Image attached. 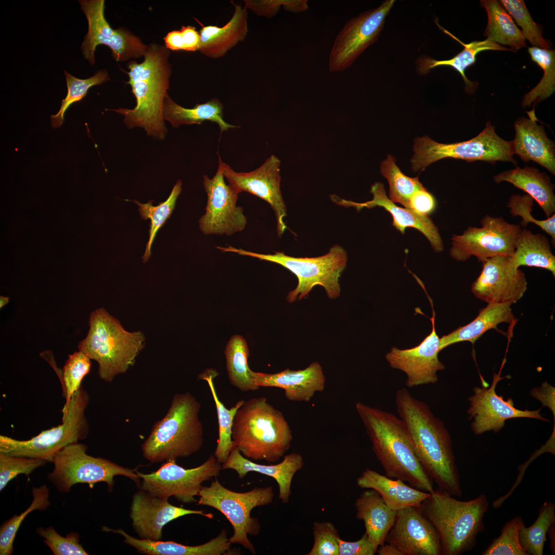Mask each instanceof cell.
I'll return each mask as SVG.
<instances>
[{
	"label": "cell",
	"mask_w": 555,
	"mask_h": 555,
	"mask_svg": "<svg viewBox=\"0 0 555 555\" xmlns=\"http://www.w3.org/2000/svg\"><path fill=\"white\" fill-rule=\"evenodd\" d=\"M395 402L409 441L425 472L438 490L460 497V476L452 440L443 422L406 388L397 391Z\"/></svg>",
	"instance_id": "1"
},
{
	"label": "cell",
	"mask_w": 555,
	"mask_h": 555,
	"mask_svg": "<svg viewBox=\"0 0 555 555\" xmlns=\"http://www.w3.org/2000/svg\"><path fill=\"white\" fill-rule=\"evenodd\" d=\"M170 50L156 43L148 45L141 63L130 61L127 67L128 81L136 98L134 108L110 109L123 115V122L129 128L141 127L147 134L158 139L166 133L163 115V104L168 95L172 65Z\"/></svg>",
	"instance_id": "2"
},
{
	"label": "cell",
	"mask_w": 555,
	"mask_h": 555,
	"mask_svg": "<svg viewBox=\"0 0 555 555\" xmlns=\"http://www.w3.org/2000/svg\"><path fill=\"white\" fill-rule=\"evenodd\" d=\"M355 408L386 476L406 482L418 490L432 492L433 482L418 459L401 419L360 402Z\"/></svg>",
	"instance_id": "3"
},
{
	"label": "cell",
	"mask_w": 555,
	"mask_h": 555,
	"mask_svg": "<svg viewBox=\"0 0 555 555\" xmlns=\"http://www.w3.org/2000/svg\"><path fill=\"white\" fill-rule=\"evenodd\" d=\"M232 439L245 457L274 462L289 450L292 435L282 412L260 397L245 401L237 410Z\"/></svg>",
	"instance_id": "4"
},
{
	"label": "cell",
	"mask_w": 555,
	"mask_h": 555,
	"mask_svg": "<svg viewBox=\"0 0 555 555\" xmlns=\"http://www.w3.org/2000/svg\"><path fill=\"white\" fill-rule=\"evenodd\" d=\"M489 506L484 494L461 501L436 489L419 508L436 529L442 554L459 555L476 545L478 535L484 530V517Z\"/></svg>",
	"instance_id": "5"
},
{
	"label": "cell",
	"mask_w": 555,
	"mask_h": 555,
	"mask_svg": "<svg viewBox=\"0 0 555 555\" xmlns=\"http://www.w3.org/2000/svg\"><path fill=\"white\" fill-rule=\"evenodd\" d=\"M200 409V403L189 392L174 395L167 414L154 424L142 445L144 458L157 463L198 452L204 440Z\"/></svg>",
	"instance_id": "6"
},
{
	"label": "cell",
	"mask_w": 555,
	"mask_h": 555,
	"mask_svg": "<svg viewBox=\"0 0 555 555\" xmlns=\"http://www.w3.org/2000/svg\"><path fill=\"white\" fill-rule=\"evenodd\" d=\"M89 325L87 336L78 344L79 350L98 362L101 379L111 382L134 364L143 347L144 336L140 331H126L103 308L91 313Z\"/></svg>",
	"instance_id": "7"
},
{
	"label": "cell",
	"mask_w": 555,
	"mask_h": 555,
	"mask_svg": "<svg viewBox=\"0 0 555 555\" xmlns=\"http://www.w3.org/2000/svg\"><path fill=\"white\" fill-rule=\"evenodd\" d=\"M217 248L221 252H234L276 263L293 273L298 283L287 294V300L289 303L305 298L317 285L322 286L330 299H335L340 296L339 279L346 268L347 255L344 249L338 245L331 247L326 254L315 257H295L286 255L283 252L261 254L229 246Z\"/></svg>",
	"instance_id": "8"
},
{
	"label": "cell",
	"mask_w": 555,
	"mask_h": 555,
	"mask_svg": "<svg viewBox=\"0 0 555 555\" xmlns=\"http://www.w3.org/2000/svg\"><path fill=\"white\" fill-rule=\"evenodd\" d=\"M89 396L81 385L73 395L61 424L42 431L26 440L0 435V452L10 455L52 462L55 454L69 444L85 439L89 432L85 415Z\"/></svg>",
	"instance_id": "9"
},
{
	"label": "cell",
	"mask_w": 555,
	"mask_h": 555,
	"mask_svg": "<svg viewBox=\"0 0 555 555\" xmlns=\"http://www.w3.org/2000/svg\"><path fill=\"white\" fill-rule=\"evenodd\" d=\"M414 154L411 159L414 172L423 171L434 162L445 158L477 160L495 163L498 161H510L514 164L512 141L504 140L495 132V127L487 122L485 128L476 137L468 141L454 143H440L427 136L414 140Z\"/></svg>",
	"instance_id": "10"
},
{
	"label": "cell",
	"mask_w": 555,
	"mask_h": 555,
	"mask_svg": "<svg viewBox=\"0 0 555 555\" xmlns=\"http://www.w3.org/2000/svg\"><path fill=\"white\" fill-rule=\"evenodd\" d=\"M198 496V504L211 507L223 513L233 527L231 544H238L253 554L254 545L248 535H257L260 530L258 520L251 516L256 507L271 503L274 497L271 486L255 487L245 492H237L223 486L216 478L209 486H203Z\"/></svg>",
	"instance_id": "11"
},
{
	"label": "cell",
	"mask_w": 555,
	"mask_h": 555,
	"mask_svg": "<svg viewBox=\"0 0 555 555\" xmlns=\"http://www.w3.org/2000/svg\"><path fill=\"white\" fill-rule=\"evenodd\" d=\"M87 446L75 442L59 451L52 462L53 471L48 479L60 492L69 491L77 484H87L90 488L99 482L107 484L111 492L115 484L114 477L122 475L134 481L140 487L141 479L136 470L125 468L106 459L95 457L86 453Z\"/></svg>",
	"instance_id": "12"
},
{
	"label": "cell",
	"mask_w": 555,
	"mask_h": 555,
	"mask_svg": "<svg viewBox=\"0 0 555 555\" xmlns=\"http://www.w3.org/2000/svg\"><path fill=\"white\" fill-rule=\"evenodd\" d=\"M481 227L469 226L460 235L453 234L450 255L457 261L475 256L478 261L497 256H511L522 230L501 216L486 215Z\"/></svg>",
	"instance_id": "13"
},
{
	"label": "cell",
	"mask_w": 555,
	"mask_h": 555,
	"mask_svg": "<svg viewBox=\"0 0 555 555\" xmlns=\"http://www.w3.org/2000/svg\"><path fill=\"white\" fill-rule=\"evenodd\" d=\"M166 461L157 471L149 474L136 470L141 479L140 489L160 498L174 496L184 504L195 502V496L198 495L203 487L202 483L216 478L223 469L214 455L200 466L191 469L178 465L175 460Z\"/></svg>",
	"instance_id": "14"
},
{
	"label": "cell",
	"mask_w": 555,
	"mask_h": 555,
	"mask_svg": "<svg viewBox=\"0 0 555 555\" xmlns=\"http://www.w3.org/2000/svg\"><path fill=\"white\" fill-rule=\"evenodd\" d=\"M88 22V31L81 47L84 58L93 65L95 51L99 45L112 50L114 60L124 62L144 57L148 45L129 30L121 27L114 29L104 16V0L79 1Z\"/></svg>",
	"instance_id": "15"
},
{
	"label": "cell",
	"mask_w": 555,
	"mask_h": 555,
	"mask_svg": "<svg viewBox=\"0 0 555 555\" xmlns=\"http://www.w3.org/2000/svg\"><path fill=\"white\" fill-rule=\"evenodd\" d=\"M395 1L387 0L378 7L349 20L336 36L328 58L330 72L343 71L379 37Z\"/></svg>",
	"instance_id": "16"
},
{
	"label": "cell",
	"mask_w": 555,
	"mask_h": 555,
	"mask_svg": "<svg viewBox=\"0 0 555 555\" xmlns=\"http://www.w3.org/2000/svg\"><path fill=\"white\" fill-rule=\"evenodd\" d=\"M218 158L214 177L203 176L208 199L205 214L199 220V228L206 235H231L243 230L247 220L243 208L236 205L238 194L225 181L221 158Z\"/></svg>",
	"instance_id": "17"
},
{
	"label": "cell",
	"mask_w": 555,
	"mask_h": 555,
	"mask_svg": "<svg viewBox=\"0 0 555 555\" xmlns=\"http://www.w3.org/2000/svg\"><path fill=\"white\" fill-rule=\"evenodd\" d=\"M221 163L224 177L238 194L249 193L270 205L275 213L278 236L281 237L286 228L284 218L287 211L280 190V159L272 155L261 166L249 172H237L221 159Z\"/></svg>",
	"instance_id": "18"
},
{
	"label": "cell",
	"mask_w": 555,
	"mask_h": 555,
	"mask_svg": "<svg viewBox=\"0 0 555 555\" xmlns=\"http://www.w3.org/2000/svg\"><path fill=\"white\" fill-rule=\"evenodd\" d=\"M482 271L471 290L478 299L489 303H510L520 300L527 288L523 271L511 257L497 256L482 262Z\"/></svg>",
	"instance_id": "19"
},
{
	"label": "cell",
	"mask_w": 555,
	"mask_h": 555,
	"mask_svg": "<svg viewBox=\"0 0 555 555\" xmlns=\"http://www.w3.org/2000/svg\"><path fill=\"white\" fill-rule=\"evenodd\" d=\"M427 296L433 312L430 318L432 325L430 334L415 347L405 349L393 347L385 355L391 367L401 370L406 375L405 385L410 388L435 383L438 380L437 372L445 368L438 357L440 338L435 331L433 302Z\"/></svg>",
	"instance_id": "20"
},
{
	"label": "cell",
	"mask_w": 555,
	"mask_h": 555,
	"mask_svg": "<svg viewBox=\"0 0 555 555\" xmlns=\"http://www.w3.org/2000/svg\"><path fill=\"white\" fill-rule=\"evenodd\" d=\"M503 378L494 375L489 387H475L474 394L468 398L470 407L467 413L469 418L473 419L471 428L475 434L489 431L497 433L504 427L505 421L510 418H530L549 421L540 414L541 408L534 411L520 410L514 406L512 398L505 400L502 396L497 395L496 385Z\"/></svg>",
	"instance_id": "21"
},
{
	"label": "cell",
	"mask_w": 555,
	"mask_h": 555,
	"mask_svg": "<svg viewBox=\"0 0 555 555\" xmlns=\"http://www.w3.org/2000/svg\"><path fill=\"white\" fill-rule=\"evenodd\" d=\"M401 555H441L438 534L419 508L410 507L396 512L385 541Z\"/></svg>",
	"instance_id": "22"
},
{
	"label": "cell",
	"mask_w": 555,
	"mask_h": 555,
	"mask_svg": "<svg viewBox=\"0 0 555 555\" xmlns=\"http://www.w3.org/2000/svg\"><path fill=\"white\" fill-rule=\"evenodd\" d=\"M199 514L212 519V513L174 506L168 498L153 496L140 489L133 496L130 516L135 532L141 539L161 540L163 527L171 521L189 515Z\"/></svg>",
	"instance_id": "23"
},
{
	"label": "cell",
	"mask_w": 555,
	"mask_h": 555,
	"mask_svg": "<svg viewBox=\"0 0 555 555\" xmlns=\"http://www.w3.org/2000/svg\"><path fill=\"white\" fill-rule=\"evenodd\" d=\"M370 192L373 195V199L362 203L341 199L335 195H330V197L336 204L345 207H353L357 211L364 208L372 209L376 206L382 207L391 214L393 217L392 225L402 234H404L406 228H414L428 238L435 252L443 251V243L438 229L428 216L396 205L387 196L384 184L381 182H377L373 184Z\"/></svg>",
	"instance_id": "24"
},
{
	"label": "cell",
	"mask_w": 555,
	"mask_h": 555,
	"mask_svg": "<svg viewBox=\"0 0 555 555\" xmlns=\"http://www.w3.org/2000/svg\"><path fill=\"white\" fill-rule=\"evenodd\" d=\"M250 373L256 386L282 388L286 398L291 401L308 402L316 393L323 391L325 386V377L318 362H312L305 369L297 371L287 368L276 373L268 374L250 369Z\"/></svg>",
	"instance_id": "25"
},
{
	"label": "cell",
	"mask_w": 555,
	"mask_h": 555,
	"mask_svg": "<svg viewBox=\"0 0 555 555\" xmlns=\"http://www.w3.org/2000/svg\"><path fill=\"white\" fill-rule=\"evenodd\" d=\"M514 122V154L525 162L533 161L555 175V145L548 138L543 126L538 125L534 108Z\"/></svg>",
	"instance_id": "26"
},
{
	"label": "cell",
	"mask_w": 555,
	"mask_h": 555,
	"mask_svg": "<svg viewBox=\"0 0 555 555\" xmlns=\"http://www.w3.org/2000/svg\"><path fill=\"white\" fill-rule=\"evenodd\" d=\"M302 455L293 452L285 455L283 460L274 465H262L245 457L238 449L234 447L226 460L221 464L223 469H233L242 478L249 472H256L272 477L279 487V498L288 503L291 494V486L295 474L304 467Z\"/></svg>",
	"instance_id": "27"
},
{
	"label": "cell",
	"mask_w": 555,
	"mask_h": 555,
	"mask_svg": "<svg viewBox=\"0 0 555 555\" xmlns=\"http://www.w3.org/2000/svg\"><path fill=\"white\" fill-rule=\"evenodd\" d=\"M102 530L121 535L126 544L139 552L147 555H221L227 553L230 554L231 550V543L225 529L215 538L197 546H189L173 541L137 539L121 528L112 529L104 526Z\"/></svg>",
	"instance_id": "28"
},
{
	"label": "cell",
	"mask_w": 555,
	"mask_h": 555,
	"mask_svg": "<svg viewBox=\"0 0 555 555\" xmlns=\"http://www.w3.org/2000/svg\"><path fill=\"white\" fill-rule=\"evenodd\" d=\"M232 16L224 26H203L200 30V46L199 51L204 55L218 59L239 42L243 41L248 33V12L246 7L234 4Z\"/></svg>",
	"instance_id": "29"
},
{
	"label": "cell",
	"mask_w": 555,
	"mask_h": 555,
	"mask_svg": "<svg viewBox=\"0 0 555 555\" xmlns=\"http://www.w3.org/2000/svg\"><path fill=\"white\" fill-rule=\"evenodd\" d=\"M357 485L361 488L376 490L395 511L410 507L420 508L430 495V493L409 486L400 479H393L370 469H365L358 477Z\"/></svg>",
	"instance_id": "30"
},
{
	"label": "cell",
	"mask_w": 555,
	"mask_h": 555,
	"mask_svg": "<svg viewBox=\"0 0 555 555\" xmlns=\"http://www.w3.org/2000/svg\"><path fill=\"white\" fill-rule=\"evenodd\" d=\"M368 489L362 492L355 503L356 517L364 522L365 533L378 549L384 544L394 523L397 511L391 509L376 490Z\"/></svg>",
	"instance_id": "31"
},
{
	"label": "cell",
	"mask_w": 555,
	"mask_h": 555,
	"mask_svg": "<svg viewBox=\"0 0 555 555\" xmlns=\"http://www.w3.org/2000/svg\"><path fill=\"white\" fill-rule=\"evenodd\" d=\"M495 182H508L523 190L536 201L547 218L555 212L554 186L549 177L537 169L526 166L503 172L493 177Z\"/></svg>",
	"instance_id": "32"
},
{
	"label": "cell",
	"mask_w": 555,
	"mask_h": 555,
	"mask_svg": "<svg viewBox=\"0 0 555 555\" xmlns=\"http://www.w3.org/2000/svg\"><path fill=\"white\" fill-rule=\"evenodd\" d=\"M510 303H489L479 310L476 318L469 324L459 326L450 334L442 336L439 340V350L447 346L462 341L473 344L486 331L497 329L502 323H515Z\"/></svg>",
	"instance_id": "33"
},
{
	"label": "cell",
	"mask_w": 555,
	"mask_h": 555,
	"mask_svg": "<svg viewBox=\"0 0 555 555\" xmlns=\"http://www.w3.org/2000/svg\"><path fill=\"white\" fill-rule=\"evenodd\" d=\"M439 28L453 39L462 45L464 48L453 58L446 60H437L428 56L420 57L416 60V71L419 75H424L436 67L440 66H450L455 69L461 76L465 83L466 92H472L475 91L478 83L470 81L465 75V70L471 65L475 63L476 55L480 52L487 50H507L512 51L510 48L504 47L499 44L487 39L486 40L475 41L469 43H464L448 30L441 27L438 22H436Z\"/></svg>",
	"instance_id": "34"
},
{
	"label": "cell",
	"mask_w": 555,
	"mask_h": 555,
	"mask_svg": "<svg viewBox=\"0 0 555 555\" xmlns=\"http://www.w3.org/2000/svg\"><path fill=\"white\" fill-rule=\"evenodd\" d=\"M223 114L224 106L216 98H212L203 104H197L192 108H187L177 104L168 95L163 104L164 120L168 121L175 127L182 124H200L206 120L217 123L221 133L236 127L237 126L229 124L223 119Z\"/></svg>",
	"instance_id": "35"
},
{
	"label": "cell",
	"mask_w": 555,
	"mask_h": 555,
	"mask_svg": "<svg viewBox=\"0 0 555 555\" xmlns=\"http://www.w3.org/2000/svg\"><path fill=\"white\" fill-rule=\"evenodd\" d=\"M510 257L518 268L521 266L541 268L549 270L555 276V256L545 234L522 229Z\"/></svg>",
	"instance_id": "36"
},
{
	"label": "cell",
	"mask_w": 555,
	"mask_h": 555,
	"mask_svg": "<svg viewBox=\"0 0 555 555\" xmlns=\"http://www.w3.org/2000/svg\"><path fill=\"white\" fill-rule=\"evenodd\" d=\"M487 13L488 23L484 35L493 42L510 47L512 51L526 46L525 39L513 18L496 0L480 1Z\"/></svg>",
	"instance_id": "37"
},
{
	"label": "cell",
	"mask_w": 555,
	"mask_h": 555,
	"mask_svg": "<svg viewBox=\"0 0 555 555\" xmlns=\"http://www.w3.org/2000/svg\"><path fill=\"white\" fill-rule=\"evenodd\" d=\"M217 375L216 371L209 369L202 373L199 377L207 381L215 402L218 423V438L214 455L217 461L223 464L234 448L232 439L233 421L237 410L245 400H240L230 409H227L219 399L214 386L213 379Z\"/></svg>",
	"instance_id": "38"
},
{
	"label": "cell",
	"mask_w": 555,
	"mask_h": 555,
	"mask_svg": "<svg viewBox=\"0 0 555 555\" xmlns=\"http://www.w3.org/2000/svg\"><path fill=\"white\" fill-rule=\"evenodd\" d=\"M41 356L45 358L53 367L61 382L63 395L65 398L62 408V417L67 412L69 403L75 393L81 386L84 377L90 372V359L84 353L79 350L68 355L63 370L59 369L55 363L50 351H44Z\"/></svg>",
	"instance_id": "39"
},
{
	"label": "cell",
	"mask_w": 555,
	"mask_h": 555,
	"mask_svg": "<svg viewBox=\"0 0 555 555\" xmlns=\"http://www.w3.org/2000/svg\"><path fill=\"white\" fill-rule=\"evenodd\" d=\"M226 368L231 384L243 392L260 388L253 382L248 365L249 351L245 339L241 336H232L225 351Z\"/></svg>",
	"instance_id": "40"
},
{
	"label": "cell",
	"mask_w": 555,
	"mask_h": 555,
	"mask_svg": "<svg viewBox=\"0 0 555 555\" xmlns=\"http://www.w3.org/2000/svg\"><path fill=\"white\" fill-rule=\"evenodd\" d=\"M555 522V504L546 501L540 507L538 516L528 527L524 524L519 531L520 544L528 555H542L546 534Z\"/></svg>",
	"instance_id": "41"
},
{
	"label": "cell",
	"mask_w": 555,
	"mask_h": 555,
	"mask_svg": "<svg viewBox=\"0 0 555 555\" xmlns=\"http://www.w3.org/2000/svg\"><path fill=\"white\" fill-rule=\"evenodd\" d=\"M528 52L532 60L543 70V76L538 84L523 97V108L530 107L533 102L539 103L549 97L555 90V52L554 50L529 47Z\"/></svg>",
	"instance_id": "42"
},
{
	"label": "cell",
	"mask_w": 555,
	"mask_h": 555,
	"mask_svg": "<svg viewBox=\"0 0 555 555\" xmlns=\"http://www.w3.org/2000/svg\"><path fill=\"white\" fill-rule=\"evenodd\" d=\"M182 182L180 180L174 185L170 195L164 202L154 206L151 200L146 203H141L134 200L133 201L139 206V212L143 219H150L149 237L146 245L144 254L142 256L143 262L149 260L151 255V247L158 231L170 218L174 209L177 199L182 191Z\"/></svg>",
	"instance_id": "43"
},
{
	"label": "cell",
	"mask_w": 555,
	"mask_h": 555,
	"mask_svg": "<svg viewBox=\"0 0 555 555\" xmlns=\"http://www.w3.org/2000/svg\"><path fill=\"white\" fill-rule=\"evenodd\" d=\"M395 158L388 155L380 164V172L390 186L389 198L393 202L408 208L409 200L416 191L425 189L418 176L410 177L404 175L396 163Z\"/></svg>",
	"instance_id": "44"
},
{
	"label": "cell",
	"mask_w": 555,
	"mask_h": 555,
	"mask_svg": "<svg viewBox=\"0 0 555 555\" xmlns=\"http://www.w3.org/2000/svg\"><path fill=\"white\" fill-rule=\"evenodd\" d=\"M33 500L27 509L20 515L15 514L5 521L0 527V554L11 555L13 551V542L16 532L24 519L34 510H45L51 504L49 501L48 487L43 485L32 489Z\"/></svg>",
	"instance_id": "45"
},
{
	"label": "cell",
	"mask_w": 555,
	"mask_h": 555,
	"mask_svg": "<svg viewBox=\"0 0 555 555\" xmlns=\"http://www.w3.org/2000/svg\"><path fill=\"white\" fill-rule=\"evenodd\" d=\"M67 86V94L62 100L61 107L55 115L50 116L51 125L53 128L60 127L64 121V114L66 110L73 103L81 100L87 94L89 89L96 85H100L109 79L106 69L97 71L95 74L87 79H78L64 71Z\"/></svg>",
	"instance_id": "46"
},
{
	"label": "cell",
	"mask_w": 555,
	"mask_h": 555,
	"mask_svg": "<svg viewBox=\"0 0 555 555\" xmlns=\"http://www.w3.org/2000/svg\"><path fill=\"white\" fill-rule=\"evenodd\" d=\"M499 3L522 28L525 39L533 47L550 49L551 44L542 36V31L533 21L523 0H501Z\"/></svg>",
	"instance_id": "47"
},
{
	"label": "cell",
	"mask_w": 555,
	"mask_h": 555,
	"mask_svg": "<svg viewBox=\"0 0 555 555\" xmlns=\"http://www.w3.org/2000/svg\"><path fill=\"white\" fill-rule=\"evenodd\" d=\"M525 524L521 516H515L507 522L501 530L500 535L482 552L483 555H528L521 547L519 531Z\"/></svg>",
	"instance_id": "48"
},
{
	"label": "cell",
	"mask_w": 555,
	"mask_h": 555,
	"mask_svg": "<svg viewBox=\"0 0 555 555\" xmlns=\"http://www.w3.org/2000/svg\"><path fill=\"white\" fill-rule=\"evenodd\" d=\"M534 200L529 195H512L507 207L513 216L522 218L521 227H525L528 224L532 223L539 226L551 237L552 244H555V214L543 220L535 219L531 214Z\"/></svg>",
	"instance_id": "49"
},
{
	"label": "cell",
	"mask_w": 555,
	"mask_h": 555,
	"mask_svg": "<svg viewBox=\"0 0 555 555\" xmlns=\"http://www.w3.org/2000/svg\"><path fill=\"white\" fill-rule=\"evenodd\" d=\"M36 532L54 555H87L81 544L78 533L71 531L65 536L60 535L52 526L38 527Z\"/></svg>",
	"instance_id": "50"
},
{
	"label": "cell",
	"mask_w": 555,
	"mask_h": 555,
	"mask_svg": "<svg viewBox=\"0 0 555 555\" xmlns=\"http://www.w3.org/2000/svg\"><path fill=\"white\" fill-rule=\"evenodd\" d=\"M46 462L42 459L13 456L0 452V491L17 475L24 474L28 476Z\"/></svg>",
	"instance_id": "51"
},
{
	"label": "cell",
	"mask_w": 555,
	"mask_h": 555,
	"mask_svg": "<svg viewBox=\"0 0 555 555\" xmlns=\"http://www.w3.org/2000/svg\"><path fill=\"white\" fill-rule=\"evenodd\" d=\"M312 533L313 546L306 555H339L340 538L333 523L328 521L314 522Z\"/></svg>",
	"instance_id": "52"
},
{
	"label": "cell",
	"mask_w": 555,
	"mask_h": 555,
	"mask_svg": "<svg viewBox=\"0 0 555 555\" xmlns=\"http://www.w3.org/2000/svg\"><path fill=\"white\" fill-rule=\"evenodd\" d=\"M377 550L366 533L356 541L347 542L341 538L339 541V555H374Z\"/></svg>",
	"instance_id": "53"
},
{
	"label": "cell",
	"mask_w": 555,
	"mask_h": 555,
	"mask_svg": "<svg viewBox=\"0 0 555 555\" xmlns=\"http://www.w3.org/2000/svg\"><path fill=\"white\" fill-rule=\"evenodd\" d=\"M436 201L426 188L415 192L411 197L408 209L420 214L428 216L434 212Z\"/></svg>",
	"instance_id": "54"
},
{
	"label": "cell",
	"mask_w": 555,
	"mask_h": 555,
	"mask_svg": "<svg viewBox=\"0 0 555 555\" xmlns=\"http://www.w3.org/2000/svg\"><path fill=\"white\" fill-rule=\"evenodd\" d=\"M285 0L244 1L245 6L257 15L270 18L276 15Z\"/></svg>",
	"instance_id": "55"
},
{
	"label": "cell",
	"mask_w": 555,
	"mask_h": 555,
	"mask_svg": "<svg viewBox=\"0 0 555 555\" xmlns=\"http://www.w3.org/2000/svg\"><path fill=\"white\" fill-rule=\"evenodd\" d=\"M183 42V50L195 51L200 46V33L192 26H182L180 30Z\"/></svg>",
	"instance_id": "56"
},
{
	"label": "cell",
	"mask_w": 555,
	"mask_h": 555,
	"mask_svg": "<svg viewBox=\"0 0 555 555\" xmlns=\"http://www.w3.org/2000/svg\"><path fill=\"white\" fill-rule=\"evenodd\" d=\"M554 387L547 382L543 383L542 386L534 388L531 391L532 396L540 400L543 406L548 407L554 416Z\"/></svg>",
	"instance_id": "57"
},
{
	"label": "cell",
	"mask_w": 555,
	"mask_h": 555,
	"mask_svg": "<svg viewBox=\"0 0 555 555\" xmlns=\"http://www.w3.org/2000/svg\"><path fill=\"white\" fill-rule=\"evenodd\" d=\"M165 46L173 51L183 50V42L180 30L169 32L164 38Z\"/></svg>",
	"instance_id": "58"
},
{
	"label": "cell",
	"mask_w": 555,
	"mask_h": 555,
	"mask_svg": "<svg viewBox=\"0 0 555 555\" xmlns=\"http://www.w3.org/2000/svg\"><path fill=\"white\" fill-rule=\"evenodd\" d=\"M377 552L379 555H401L393 545L388 543L379 546Z\"/></svg>",
	"instance_id": "59"
},
{
	"label": "cell",
	"mask_w": 555,
	"mask_h": 555,
	"mask_svg": "<svg viewBox=\"0 0 555 555\" xmlns=\"http://www.w3.org/2000/svg\"><path fill=\"white\" fill-rule=\"evenodd\" d=\"M550 540V547L551 551L555 553V522L550 526L547 533Z\"/></svg>",
	"instance_id": "60"
},
{
	"label": "cell",
	"mask_w": 555,
	"mask_h": 555,
	"mask_svg": "<svg viewBox=\"0 0 555 555\" xmlns=\"http://www.w3.org/2000/svg\"><path fill=\"white\" fill-rule=\"evenodd\" d=\"M9 297L1 296L0 297V308H3L9 302Z\"/></svg>",
	"instance_id": "61"
}]
</instances>
